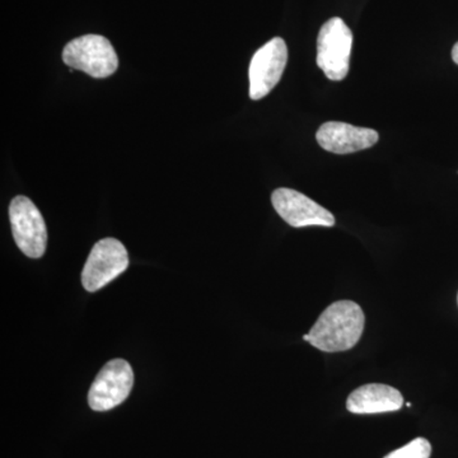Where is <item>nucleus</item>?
I'll list each match as a JSON object with an SVG mask.
<instances>
[{
	"mask_svg": "<svg viewBox=\"0 0 458 458\" xmlns=\"http://www.w3.org/2000/svg\"><path fill=\"white\" fill-rule=\"evenodd\" d=\"M364 313L352 301L330 304L310 331V344L318 351L345 352L357 345L364 331Z\"/></svg>",
	"mask_w": 458,
	"mask_h": 458,
	"instance_id": "obj_1",
	"label": "nucleus"
},
{
	"mask_svg": "<svg viewBox=\"0 0 458 458\" xmlns=\"http://www.w3.org/2000/svg\"><path fill=\"white\" fill-rule=\"evenodd\" d=\"M63 62L98 80L110 77L119 66L113 45L99 35H84L69 42L63 51Z\"/></svg>",
	"mask_w": 458,
	"mask_h": 458,
	"instance_id": "obj_2",
	"label": "nucleus"
},
{
	"mask_svg": "<svg viewBox=\"0 0 458 458\" xmlns=\"http://www.w3.org/2000/svg\"><path fill=\"white\" fill-rule=\"evenodd\" d=\"M352 33L342 18L328 20L318 38V68L330 81H343L349 73Z\"/></svg>",
	"mask_w": 458,
	"mask_h": 458,
	"instance_id": "obj_3",
	"label": "nucleus"
},
{
	"mask_svg": "<svg viewBox=\"0 0 458 458\" xmlns=\"http://www.w3.org/2000/svg\"><path fill=\"white\" fill-rule=\"evenodd\" d=\"M9 221L21 251L29 258H41L47 250V229L36 205L22 195L14 198L9 205Z\"/></svg>",
	"mask_w": 458,
	"mask_h": 458,
	"instance_id": "obj_4",
	"label": "nucleus"
},
{
	"mask_svg": "<svg viewBox=\"0 0 458 458\" xmlns=\"http://www.w3.org/2000/svg\"><path fill=\"white\" fill-rule=\"evenodd\" d=\"M125 246L114 238H105L93 246L82 273V284L89 292H98L128 269Z\"/></svg>",
	"mask_w": 458,
	"mask_h": 458,
	"instance_id": "obj_5",
	"label": "nucleus"
},
{
	"mask_svg": "<svg viewBox=\"0 0 458 458\" xmlns=\"http://www.w3.org/2000/svg\"><path fill=\"white\" fill-rule=\"evenodd\" d=\"M134 384L131 364L123 360L108 361L90 386L89 403L95 411H107L128 399Z\"/></svg>",
	"mask_w": 458,
	"mask_h": 458,
	"instance_id": "obj_6",
	"label": "nucleus"
},
{
	"mask_svg": "<svg viewBox=\"0 0 458 458\" xmlns=\"http://www.w3.org/2000/svg\"><path fill=\"white\" fill-rule=\"evenodd\" d=\"M288 62V47L276 38L256 51L249 69L250 98L254 101L267 98L279 83Z\"/></svg>",
	"mask_w": 458,
	"mask_h": 458,
	"instance_id": "obj_7",
	"label": "nucleus"
},
{
	"mask_svg": "<svg viewBox=\"0 0 458 458\" xmlns=\"http://www.w3.org/2000/svg\"><path fill=\"white\" fill-rule=\"evenodd\" d=\"M274 209L289 225L295 228L321 225L334 227L333 213L306 197L302 192L292 189H278L271 195Z\"/></svg>",
	"mask_w": 458,
	"mask_h": 458,
	"instance_id": "obj_8",
	"label": "nucleus"
},
{
	"mask_svg": "<svg viewBox=\"0 0 458 458\" xmlns=\"http://www.w3.org/2000/svg\"><path fill=\"white\" fill-rule=\"evenodd\" d=\"M378 138V132L373 129L339 122L325 123L316 132V140L319 146L335 155H349L369 149L375 146Z\"/></svg>",
	"mask_w": 458,
	"mask_h": 458,
	"instance_id": "obj_9",
	"label": "nucleus"
},
{
	"mask_svg": "<svg viewBox=\"0 0 458 458\" xmlns=\"http://www.w3.org/2000/svg\"><path fill=\"white\" fill-rule=\"evenodd\" d=\"M403 397L399 390L387 385L370 384L352 391L346 400V409L352 414H381L403 408Z\"/></svg>",
	"mask_w": 458,
	"mask_h": 458,
	"instance_id": "obj_10",
	"label": "nucleus"
},
{
	"mask_svg": "<svg viewBox=\"0 0 458 458\" xmlns=\"http://www.w3.org/2000/svg\"><path fill=\"white\" fill-rule=\"evenodd\" d=\"M432 445L426 438H415L399 450L391 452L384 458H429Z\"/></svg>",
	"mask_w": 458,
	"mask_h": 458,
	"instance_id": "obj_11",
	"label": "nucleus"
},
{
	"mask_svg": "<svg viewBox=\"0 0 458 458\" xmlns=\"http://www.w3.org/2000/svg\"><path fill=\"white\" fill-rule=\"evenodd\" d=\"M452 59H454V62L458 65V42L454 45V50H452Z\"/></svg>",
	"mask_w": 458,
	"mask_h": 458,
	"instance_id": "obj_12",
	"label": "nucleus"
},
{
	"mask_svg": "<svg viewBox=\"0 0 458 458\" xmlns=\"http://www.w3.org/2000/svg\"><path fill=\"white\" fill-rule=\"evenodd\" d=\"M303 340H304V342L310 343V335H309V334H307V335L303 336Z\"/></svg>",
	"mask_w": 458,
	"mask_h": 458,
	"instance_id": "obj_13",
	"label": "nucleus"
},
{
	"mask_svg": "<svg viewBox=\"0 0 458 458\" xmlns=\"http://www.w3.org/2000/svg\"><path fill=\"white\" fill-rule=\"evenodd\" d=\"M457 303H458V297H457Z\"/></svg>",
	"mask_w": 458,
	"mask_h": 458,
	"instance_id": "obj_14",
	"label": "nucleus"
}]
</instances>
